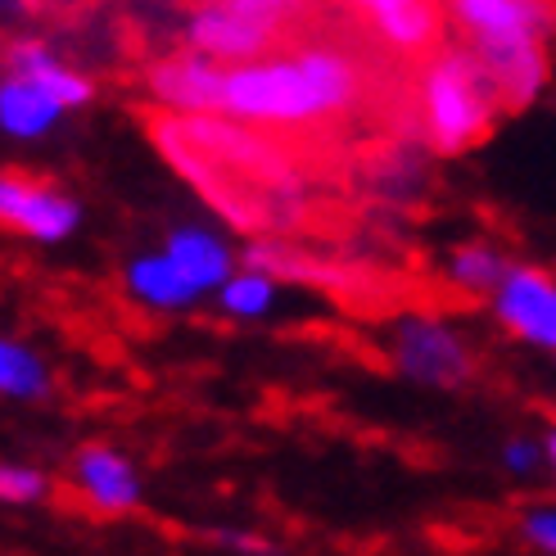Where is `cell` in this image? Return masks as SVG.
<instances>
[{"instance_id":"cell-1","label":"cell","mask_w":556,"mask_h":556,"mask_svg":"<svg viewBox=\"0 0 556 556\" xmlns=\"http://www.w3.org/2000/svg\"><path fill=\"white\" fill-rule=\"evenodd\" d=\"M150 131L163 159L231 227L271 236L303 217V168L286 136L227 114H163Z\"/></svg>"},{"instance_id":"cell-2","label":"cell","mask_w":556,"mask_h":556,"mask_svg":"<svg viewBox=\"0 0 556 556\" xmlns=\"http://www.w3.org/2000/svg\"><path fill=\"white\" fill-rule=\"evenodd\" d=\"M416 131L434 154H466L493 131L497 114H511L503 87L476 46H439L416 68Z\"/></svg>"},{"instance_id":"cell-3","label":"cell","mask_w":556,"mask_h":556,"mask_svg":"<svg viewBox=\"0 0 556 556\" xmlns=\"http://www.w3.org/2000/svg\"><path fill=\"white\" fill-rule=\"evenodd\" d=\"M344 5L357 23L367 27V37L399 54V60H416L421 64L430 50L443 46V23H448V10L439 0H336Z\"/></svg>"},{"instance_id":"cell-4","label":"cell","mask_w":556,"mask_h":556,"mask_svg":"<svg viewBox=\"0 0 556 556\" xmlns=\"http://www.w3.org/2000/svg\"><path fill=\"white\" fill-rule=\"evenodd\" d=\"M443 10L470 46L556 37V0H443Z\"/></svg>"},{"instance_id":"cell-5","label":"cell","mask_w":556,"mask_h":556,"mask_svg":"<svg viewBox=\"0 0 556 556\" xmlns=\"http://www.w3.org/2000/svg\"><path fill=\"white\" fill-rule=\"evenodd\" d=\"M394 363L403 376L434 384V389H457L470 380L476 363H470L466 344L434 317H407L394 330Z\"/></svg>"},{"instance_id":"cell-6","label":"cell","mask_w":556,"mask_h":556,"mask_svg":"<svg viewBox=\"0 0 556 556\" xmlns=\"http://www.w3.org/2000/svg\"><path fill=\"white\" fill-rule=\"evenodd\" d=\"M493 313L516 340L556 349V276L539 267H511L493 290Z\"/></svg>"},{"instance_id":"cell-7","label":"cell","mask_w":556,"mask_h":556,"mask_svg":"<svg viewBox=\"0 0 556 556\" xmlns=\"http://www.w3.org/2000/svg\"><path fill=\"white\" fill-rule=\"evenodd\" d=\"M0 217H5V227L37 240V244H60L73 236L77 227V204L68 194L50 190V186H37L33 177L23 173H5L0 177Z\"/></svg>"},{"instance_id":"cell-8","label":"cell","mask_w":556,"mask_h":556,"mask_svg":"<svg viewBox=\"0 0 556 556\" xmlns=\"http://www.w3.org/2000/svg\"><path fill=\"white\" fill-rule=\"evenodd\" d=\"M222 73H227L222 60L186 46V50L168 54V60L150 64L146 87L163 109H173V114H217Z\"/></svg>"},{"instance_id":"cell-9","label":"cell","mask_w":556,"mask_h":556,"mask_svg":"<svg viewBox=\"0 0 556 556\" xmlns=\"http://www.w3.org/2000/svg\"><path fill=\"white\" fill-rule=\"evenodd\" d=\"M181 37H186L190 50L213 54V60H222V64H244V60H258V54L281 50V41H276L271 33L244 23L240 14H231L227 5H222V0H204V5L186 18Z\"/></svg>"},{"instance_id":"cell-10","label":"cell","mask_w":556,"mask_h":556,"mask_svg":"<svg viewBox=\"0 0 556 556\" xmlns=\"http://www.w3.org/2000/svg\"><path fill=\"white\" fill-rule=\"evenodd\" d=\"M73 484L81 493V503L100 516H127L141 503V480H136L131 462L114 448H100V443L73 457Z\"/></svg>"},{"instance_id":"cell-11","label":"cell","mask_w":556,"mask_h":556,"mask_svg":"<svg viewBox=\"0 0 556 556\" xmlns=\"http://www.w3.org/2000/svg\"><path fill=\"white\" fill-rule=\"evenodd\" d=\"M244 267H258V271H271L276 281H299V286H313V290H326V294H349L357 286V276L336 263V258H321V254H308L299 244H286V240H254L240 254Z\"/></svg>"},{"instance_id":"cell-12","label":"cell","mask_w":556,"mask_h":556,"mask_svg":"<svg viewBox=\"0 0 556 556\" xmlns=\"http://www.w3.org/2000/svg\"><path fill=\"white\" fill-rule=\"evenodd\" d=\"M484 54V64L493 68L497 87H503V100L511 114L530 109L547 77H552V60H547V41H503V46H476Z\"/></svg>"},{"instance_id":"cell-13","label":"cell","mask_w":556,"mask_h":556,"mask_svg":"<svg viewBox=\"0 0 556 556\" xmlns=\"http://www.w3.org/2000/svg\"><path fill=\"white\" fill-rule=\"evenodd\" d=\"M60 114H68V109L54 100L41 81L23 77L14 68L5 73V81H0V127L10 136H41L60 123Z\"/></svg>"},{"instance_id":"cell-14","label":"cell","mask_w":556,"mask_h":556,"mask_svg":"<svg viewBox=\"0 0 556 556\" xmlns=\"http://www.w3.org/2000/svg\"><path fill=\"white\" fill-rule=\"evenodd\" d=\"M127 290L136 299L154 303V308H186L204 294V286L194 281V276L163 249V254H150V258H136L127 267Z\"/></svg>"},{"instance_id":"cell-15","label":"cell","mask_w":556,"mask_h":556,"mask_svg":"<svg viewBox=\"0 0 556 556\" xmlns=\"http://www.w3.org/2000/svg\"><path fill=\"white\" fill-rule=\"evenodd\" d=\"M10 68L23 73V77H33V81H41V87L60 100L64 109H77V104L91 100V81L81 73H73L68 64L54 60L46 41H18V46H10Z\"/></svg>"},{"instance_id":"cell-16","label":"cell","mask_w":556,"mask_h":556,"mask_svg":"<svg viewBox=\"0 0 556 556\" xmlns=\"http://www.w3.org/2000/svg\"><path fill=\"white\" fill-rule=\"evenodd\" d=\"M168 254L200 281L204 290H222V281L231 276V254H227V244H222L217 236L208 231H173L168 236Z\"/></svg>"},{"instance_id":"cell-17","label":"cell","mask_w":556,"mask_h":556,"mask_svg":"<svg viewBox=\"0 0 556 556\" xmlns=\"http://www.w3.org/2000/svg\"><path fill=\"white\" fill-rule=\"evenodd\" d=\"M511 263L503 258V249H493L484 240H470V244H457L453 258H448V276L453 286L470 290V294H493L497 286L507 281Z\"/></svg>"},{"instance_id":"cell-18","label":"cell","mask_w":556,"mask_h":556,"mask_svg":"<svg viewBox=\"0 0 556 556\" xmlns=\"http://www.w3.org/2000/svg\"><path fill=\"white\" fill-rule=\"evenodd\" d=\"M231 14H240L244 23L263 27V33H271L276 41H290L303 23L313 18V5L317 0H222Z\"/></svg>"},{"instance_id":"cell-19","label":"cell","mask_w":556,"mask_h":556,"mask_svg":"<svg viewBox=\"0 0 556 556\" xmlns=\"http://www.w3.org/2000/svg\"><path fill=\"white\" fill-rule=\"evenodd\" d=\"M46 389H50V376L33 349L14 344V340L0 344V394L5 399H41Z\"/></svg>"},{"instance_id":"cell-20","label":"cell","mask_w":556,"mask_h":556,"mask_svg":"<svg viewBox=\"0 0 556 556\" xmlns=\"http://www.w3.org/2000/svg\"><path fill=\"white\" fill-rule=\"evenodd\" d=\"M276 276L271 271H258V267H244L240 276H227L217 290L222 308H227L231 317H263L271 303H276Z\"/></svg>"},{"instance_id":"cell-21","label":"cell","mask_w":556,"mask_h":556,"mask_svg":"<svg viewBox=\"0 0 556 556\" xmlns=\"http://www.w3.org/2000/svg\"><path fill=\"white\" fill-rule=\"evenodd\" d=\"M46 493V476L33 466H0V497L10 507H33Z\"/></svg>"},{"instance_id":"cell-22","label":"cell","mask_w":556,"mask_h":556,"mask_svg":"<svg viewBox=\"0 0 556 556\" xmlns=\"http://www.w3.org/2000/svg\"><path fill=\"white\" fill-rule=\"evenodd\" d=\"M520 530H525V539H530L539 552H556V511H530Z\"/></svg>"},{"instance_id":"cell-23","label":"cell","mask_w":556,"mask_h":556,"mask_svg":"<svg viewBox=\"0 0 556 556\" xmlns=\"http://www.w3.org/2000/svg\"><path fill=\"white\" fill-rule=\"evenodd\" d=\"M503 462H507V470H511V476H530V470L539 466V448H534V443H507V453H503Z\"/></svg>"},{"instance_id":"cell-24","label":"cell","mask_w":556,"mask_h":556,"mask_svg":"<svg viewBox=\"0 0 556 556\" xmlns=\"http://www.w3.org/2000/svg\"><path fill=\"white\" fill-rule=\"evenodd\" d=\"M217 543L222 547H236V552H271V543L258 539V534H217Z\"/></svg>"},{"instance_id":"cell-25","label":"cell","mask_w":556,"mask_h":556,"mask_svg":"<svg viewBox=\"0 0 556 556\" xmlns=\"http://www.w3.org/2000/svg\"><path fill=\"white\" fill-rule=\"evenodd\" d=\"M547 457H552V470H556V421H552V430H547Z\"/></svg>"}]
</instances>
